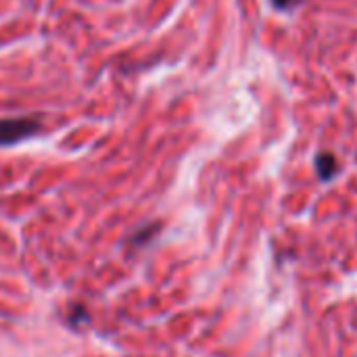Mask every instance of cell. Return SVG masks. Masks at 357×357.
<instances>
[{"mask_svg": "<svg viewBox=\"0 0 357 357\" xmlns=\"http://www.w3.org/2000/svg\"><path fill=\"white\" fill-rule=\"evenodd\" d=\"M40 128V121L36 117H13V119H0V146L17 144L29 136H33Z\"/></svg>", "mask_w": 357, "mask_h": 357, "instance_id": "6da1fadb", "label": "cell"}, {"mask_svg": "<svg viewBox=\"0 0 357 357\" xmlns=\"http://www.w3.org/2000/svg\"><path fill=\"white\" fill-rule=\"evenodd\" d=\"M316 172L320 176L322 182H331L337 174H339V161L333 153L328 151H322L318 157H316Z\"/></svg>", "mask_w": 357, "mask_h": 357, "instance_id": "7a4b0ae2", "label": "cell"}, {"mask_svg": "<svg viewBox=\"0 0 357 357\" xmlns=\"http://www.w3.org/2000/svg\"><path fill=\"white\" fill-rule=\"evenodd\" d=\"M301 2H303V0H272V6L278 8V10H282V13H289V10H293V8H297Z\"/></svg>", "mask_w": 357, "mask_h": 357, "instance_id": "3957f363", "label": "cell"}]
</instances>
